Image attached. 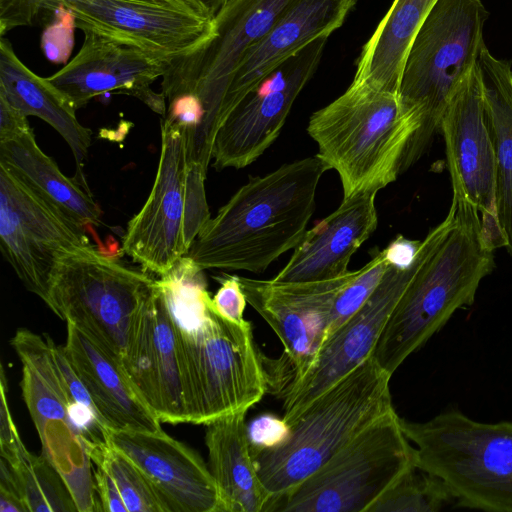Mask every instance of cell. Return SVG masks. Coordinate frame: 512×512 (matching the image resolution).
Listing matches in <instances>:
<instances>
[{
    "label": "cell",
    "mask_w": 512,
    "mask_h": 512,
    "mask_svg": "<svg viewBox=\"0 0 512 512\" xmlns=\"http://www.w3.org/2000/svg\"><path fill=\"white\" fill-rule=\"evenodd\" d=\"M107 443L144 474L167 512H221L215 480L203 459L162 430H109Z\"/></svg>",
    "instance_id": "ffe728a7"
},
{
    "label": "cell",
    "mask_w": 512,
    "mask_h": 512,
    "mask_svg": "<svg viewBox=\"0 0 512 512\" xmlns=\"http://www.w3.org/2000/svg\"><path fill=\"white\" fill-rule=\"evenodd\" d=\"M90 457L111 474L128 512H167L142 471L121 452L105 445L91 450Z\"/></svg>",
    "instance_id": "1f68e13d"
},
{
    "label": "cell",
    "mask_w": 512,
    "mask_h": 512,
    "mask_svg": "<svg viewBox=\"0 0 512 512\" xmlns=\"http://www.w3.org/2000/svg\"><path fill=\"white\" fill-rule=\"evenodd\" d=\"M47 0H0V35L31 25Z\"/></svg>",
    "instance_id": "8d00e7d4"
},
{
    "label": "cell",
    "mask_w": 512,
    "mask_h": 512,
    "mask_svg": "<svg viewBox=\"0 0 512 512\" xmlns=\"http://www.w3.org/2000/svg\"><path fill=\"white\" fill-rule=\"evenodd\" d=\"M482 0H438L415 35L399 85L403 110L420 128L405 152L401 173L425 152L451 97L477 64L488 19Z\"/></svg>",
    "instance_id": "8992f818"
},
{
    "label": "cell",
    "mask_w": 512,
    "mask_h": 512,
    "mask_svg": "<svg viewBox=\"0 0 512 512\" xmlns=\"http://www.w3.org/2000/svg\"><path fill=\"white\" fill-rule=\"evenodd\" d=\"M439 132L444 138L453 196L472 203L489 244L494 249L504 247L496 205L495 154L478 62L448 102Z\"/></svg>",
    "instance_id": "9a60e30c"
},
{
    "label": "cell",
    "mask_w": 512,
    "mask_h": 512,
    "mask_svg": "<svg viewBox=\"0 0 512 512\" xmlns=\"http://www.w3.org/2000/svg\"><path fill=\"white\" fill-rule=\"evenodd\" d=\"M455 504L446 483L418 466L406 471L369 512H437Z\"/></svg>",
    "instance_id": "4dcf8cb0"
},
{
    "label": "cell",
    "mask_w": 512,
    "mask_h": 512,
    "mask_svg": "<svg viewBox=\"0 0 512 512\" xmlns=\"http://www.w3.org/2000/svg\"><path fill=\"white\" fill-rule=\"evenodd\" d=\"M400 424L415 445V465L446 483L456 507L512 512V421L479 422L448 407Z\"/></svg>",
    "instance_id": "52a82bcc"
},
{
    "label": "cell",
    "mask_w": 512,
    "mask_h": 512,
    "mask_svg": "<svg viewBox=\"0 0 512 512\" xmlns=\"http://www.w3.org/2000/svg\"><path fill=\"white\" fill-rule=\"evenodd\" d=\"M0 162L85 227L101 224V209L87 184L61 172L56 162L38 146L32 128L0 142Z\"/></svg>",
    "instance_id": "83f0119b"
},
{
    "label": "cell",
    "mask_w": 512,
    "mask_h": 512,
    "mask_svg": "<svg viewBox=\"0 0 512 512\" xmlns=\"http://www.w3.org/2000/svg\"><path fill=\"white\" fill-rule=\"evenodd\" d=\"M354 271L328 280L283 282L240 277L248 304L270 325L284 351L277 361L264 365L268 391L279 395L301 377L320 348L334 300Z\"/></svg>",
    "instance_id": "4fadbf2b"
},
{
    "label": "cell",
    "mask_w": 512,
    "mask_h": 512,
    "mask_svg": "<svg viewBox=\"0 0 512 512\" xmlns=\"http://www.w3.org/2000/svg\"><path fill=\"white\" fill-rule=\"evenodd\" d=\"M191 1H193V2L197 3V4H199L200 6H202V7H204V8H205V6H204V4H203V1H204V0H191ZM205 9H206V8H205Z\"/></svg>",
    "instance_id": "b9f144b4"
},
{
    "label": "cell",
    "mask_w": 512,
    "mask_h": 512,
    "mask_svg": "<svg viewBox=\"0 0 512 512\" xmlns=\"http://www.w3.org/2000/svg\"><path fill=\"white\" fill-rule=\"evenodd\" d=\"M419 128L397 93L351 82L311 115L307 132L318 146L317 155L338 173L343 198H349L394 182Z\"/></svg>",
    "instance_id": "277c9868"
},
{
    "label": "cell",
    "mask_w": 512,
    "mask_h": 512,
    "mask_svg": "<svg viewBox=\"0 0 512 512\" xmlns=\"http://www.w3.org/2000/svg\"><path fill=\"white\" fill-rule=\"evenodd\" d=\"M83 34L74 58L47 77L76 110L113 92L136 97L152 111L165 114L166 99L151 85L164 75L171 58L120 38L90 30Z\"/></svg>",
    "instance_id": "ac0fdd59"
},
{
    "label": "cell",
    "mask_w": 512,
    "mask_h": 512,
    "mask_svg": "<svg viewBox=\"0 0 512 512\" xmlns=\"http://www.w3.org/2000/svg\"><path fill=\"white\" fill-rule=\"evenodd\" d=\"M415 447L395 409L355 436L315 473L265 512H369L410 468Z\"/></svg>",
    "instance_id": "8fae6325"
},
{
    "label": "cell",
    "mask_w": 512,
    "mask_h": 512,
    "mask_svg": "<svg viewBox=\"0 0 512 512\" xmlns=\"http://www.w3.org/2000/svg\"><path fill=\"white\" fill-rule=\"evenodd\" d=\"M11 346L22 364L23 398L37 431L60 420L72 424L54 341L23 328L11 339Z\"/></svg>",
    "instance_id": "f1b7e54d"
},
{
    "label": "cell",
    "mask_w": 512,
    "mask_h": 512,
    "mask_svg": "<svg viewBox=\"0 0 512 512\" xmlns=\"http://www.w3.org/2000/svg\"><path fill=\"white\" fill-rule=\"evenodd\" d=\"M291 0H225L213 15V34L193 52L174 58L161 77L167 100L193 96L202 111L188 165L207 172L216 133L225 120L224 105L245 53L270 29Z\"/></svg>",
    "instance_id": "ba28073f"
},
{
    "label": "cell",
    "mask_w": 512,
    "mask_h": 512,
    "mask_svg": "<svg viewBox=\"0 0 512 512\" xmlns=\"http://www.w3.org/2000/svg\"><path fill=\"white\" fill-rule=\"evenodd\" d=\"M60 7L82 31L130 41L171 59L193 52L213 34V16L191 0H79Z\"/></svg>",
    "instance_id": "e0dca14e"
},
{
    "label": "cell",
    "mask_w": 512,
    "mask_h": 512,
    "mask_svg": "<svg viewBox=\"0 0 512 512\" xmlns=\"http://www.w3.org/2000/svg\"><path fill=\"white\" fill-rule=\"evenodd\" d=\"M7 465L29 512L78 511L66 482L43 455L36 456L26 448L15 463Z\"/></svg>",
    "instance_id": "f546056e"
},
{
    "label": "cell",
    "mask_w": 512,
    "mask_h": 512,
    "mask_svg": "<svg viewBox=\"0 0 512 512\" xmlns=\"http://www.w3.org/2000/svg\"><path fill=\"white\" fill-rule=\"evenodd\" d=\"M328 170L316 154L251 177L207 222L186 256L203 270L264 272L302 240Z\"/></svg>",
    "instance_id": "3957f363"
},
{
    "label": "cell",
    "mask_w": 512,
    "mask_h": 512,
    "mask_svg": "<svg viewBox=\"0 0 512 512\" xmlns=\"http://www.w3.org/2000/svg\"><path fill=\"white\" fill-rule=\"evenodd\" d=\"M427 246L425 237L409 266L390 263L364 305L323 340L306 372L281 391L278 396L283 399L282 418L288 425L317 397L373 356L380 335L418 270Z\"/></svg>",
    "instance_id": "5bb4252c"
},
{
    "label": "cell",
    "mask_w": 512,
    "mask_h": 512,
    "mask_svg": "<svg viewBox=\"0 0 512 512\" xmlns=\"http://www.w3.org/2000/svg\"><path fill=\"white\" fill-rule=\"evenodd\" d=\"M120 363L161 423H187L175 324L157 278L135 316Z\"/></svg>",
    "instance_id": "d6986e66"
},
{
    "label": "cell",
    "mask_w": 512,
    "mask_h": 512,
    "mask_svg": "<svg viewBox=\"0 0 512 512\" xmlns=\"http://www.w3.org/2000/svg\"><path fill=\"white\" fill-rule=\"evenodd\" d=\"M203 271L184 256L157 281L175 324L187 423L205 425L248 411L268 392V378L251 323L213 308Z\"/></svg>",
    "instance_id": "6da1fadb"
},
{
    "label": "cell",
    "mask_w": 512,
    "mask_h": 512,
    "mask_svg": "<svg viewBox=\"0 0 512 512\" xmlns=\"http://www.w3.org/2000/svg\"><path fill=\"white\" fill-rule=\"evenodd\" d=\"M357 0H291L244 55L226 95L225 119L268 75L313 41L328 37Z\"/></svg>",
    "instance_id": "44dd1931"
},
{
    "label": "cell",
    "mask_w": 512,
    "mask_h": 512,
    "mask_svg": "<svg viewBox=\"0 0 512 512\" xmlns=\"http://www.w3.org/2000/svg\"><path fill=\"white\" fill-rule=\"evenodd\" d=\"M0 95L26 117L36 116L51 125L67 142L78 169L91 145V131L80 124L76 109L48 80L31 71L12 44L0 38Z\"/></svg>",
    "instance_id": "d4e9b609"
},
{
    "label": "cell",
    "mask_w": 512,
    "mask_h": 512,
    "mask_svg": "<svg viewBox=\"0 0 512 512\" xmlns=\"http://www.w3.org/2000/svg\"><path fill=\"white\" fill-rule=\"evenodd\" d=\"M31 129L27 117L0 95V142Z\"/></svg>",
    "instance_id": "ab89813d"
},
{
    "label": "cell",
    "mask_w": 512,
    "mask_h": 512,
    "mask_svg": "<svg viewBox=\"0 0 512 512\" xmlns=\"http://www.w3.org/2000/svg\"><path fill=\"white\" fill-rule=\"evenodd\" d=\"M220 283V287L213 297L211 304L213 308L222 316L237 323H243L244 311L247 299L242 290L239 276L223 274L215 277Z\"/></svg>",
    "instance_id": "836d02e7"
},
{
    "label": "cell",
    "mask_w": 512,
    "mask_h": 512,
    "mask_svg": "<svg viewBox=\"0 0 512 512\" xmlns=\"http://www.w3.org/2000/svg\"><path fill=\"white\" fill-rule=\"evenodd\" d=\"M246 413L236 412L205 424L208 467L218 488L221 512H262L269 502L254 463Z\"/></svg>",
    "instance_id": "cb8c5ba5"
},
{
    "label": "cell",
    "mask_w": 512,
    "mask_h": 512,
    "mask_svg": "<svg viewBox=\"0 0 512 512\" xmlns=\"http://www.w3.org/2000/svg\"><path fill=\"white\" fill-rule=\"evenodd\" d=\"M478 65L484 86L485 112L496 162L497 215L505 248L512 256V66L486 45Z\"/></svg>",
    "instance_id": "4316f807"
},
{
    "label": "cell",
    "mask_w": 512,
    "mask_h": 512,
    "mask_svg": "<svg viewBox=\"0 0 512 512\" xmlns=\"http://www.w3.org/2000/svg\"><path fill=\"white\" fill-rule=\"evenodd\" d=\"M425 256L392 311L373 352L390 375L449 321L473 305L481 281L495 268L478 209L452 196L445 219L426 235Z\"/></svg>",
    "instance_id": "7a4b0ae2"
},
{
    "label": "cell",
    "mask_w": 512,
    "mask_h": 512,
    "mask_svg": "<svg viewBox=\"0 0 512 512\" xmlns=\"http://www.w3.org/2000/svg\"><path fill=\"white\" fill-rule=\"evenodd\" d=\"M0 512H29L10 467L0 460Z\"/></svg>",
    "instance_id": "f35d334b"
},
{
    "label": "cell",
    "mask_w": 512,
    "mask_h": 512,
    "mask_svg": "<svg viewBox=\"0 0 512 512\" xmlns=\"http://www.w3.org/2000/svg\"><path fill=\"white\" fill-rule=\"evenodd\" d=\"M247 430L251 448L266 449L283 443L290 428L282 417L262 414L247 425Z\"/></svg>",
    "instance_id": "d590c367"
},
{
    "label": "cell",
    "mask_w": 512,
    "mask_h": 512,
    "mask_svg": "<svg viewBox=\"0 0 512 512\" xmlns=\"http://www.w3.org/2000/svg\"><path fill=\"white\" fill-rule=\"evenodd\" d=\"M156 278L93 245L65 253L52 274L47 306L121 361L128 335Z\"/></svg>",
    "instance_id": "30bf717a"
},
{
    "label": "cell",
    "mask_w": 512,
    "mask_h": 512,
    "mask_svg": "<svg viewBox=\"0 0 512 512\" xmlns=\"http://www.w3.org/2000/svg\"><path fill=\"white\" fill-rule=\"evenodd\" d=\"M63 346L109 430H162L161 422L138 395L115 357L71 324H67Z\"/></svg>",
    "instance_id": "603a6c76"
},
{
    "label": "cell",
    "mask_w": 512,
    "mask_h": 512,
    "mask_svg": "<svg viewBox=\"0 0 512 512\" xmlns=\"http://www.w3.org/2000/svg\"><path fill=\"white\" fill-rule=\"evenodd\" d=\"M391 376L371 356L311 402L289 424L283 443L251 448L268 504L293 490L360 432L394 410Z\"/></svg>",
    "instance_id": "5b68a950"
},
{
    "label": "cell",
    "mask_w": 512,
    "mask_h": 512,
    "mask_svg": "<svg viewBox=\"0 0 512 512\" xmlns=\"http://www.w3.org/2000/svg\"><path fill=\"white\" fill-rule=\"evenodd\" d=\"M85 226L0 162V248L24 286L48 302L62 255L90 246Z\"/></svg>",
    "instance_id": "7c38bea8"
},
{
    "label": "cell",
    "mask_w": 512,
    "mask_h": 512,
    "mask_svg": "<svg viewBox=\"0 0 512 512\" xmlns=\"http://www.w3.org/2000/svg\"><path fill=\"white\" fill-rule=\"evenodd\" d=\"M206 175L187 164L183 129L163 119L154 184L122 240V251L145 272L160 276L170 270L211 219Z\"/></svg>",
    "instance_id": "9c48e42d"
},
{
    "label": "cell",
    "mask_w": 512,
    "mask_h": 512,
    "mask_svg": "<svg viewBox=\"0 0 512 512\" xmlns=\"http://www.w3.org/2000/svg\"><path fill=\"white\" fill-rule=\"evenodd\" d=\"M421 241L409 240L398 235L385 249L389 263L409 266L414 261Z\"/></svg>",
    "instance_id": "60d3db41"
},
{
    "label": "cell",
    "mask_w": 512,
    "mask_h": 512,
    "mask_svg": "<svg viewBox=\"0 0 512 512\" xmlns=\"http://www.w3.org/2000/svg\"><path fill=\"white\" fill-rule=\"evenodd\" d=\"M328 37H321L290 57L246 95L218 129L213 167L244 168L278 138L289 112L322 59Z\"/></svg>",
    "instance_id": "2e32d148"
},
{
    "label": "cell",
    "mask_w": 512,
    "mask_h": 512,
    "mask_svg": "<svg viewBox=\"0 0 512 512\" xmlns=\"http://www.w3.org/2000/svg\"><path fill=\"white\" fill-rule=\"evenodd\" d=\"M94 474L96 493L99 496L100 510L108 512H128L118 487L111 474L101 465H96Z\"/></svg>",
    "instance_id": "74e56055"
},
{
    "label": "cell",
    "mask_w": 512,
    "mask_h": 512,
    "mask_svg": "<svg viewBox=\"0 0 512 512\" xmlns=\"http://www.w3.org/2000/svg\"><path fill=\"white\" fill-rule=\"evenodd\" d=\"M377 191L343 198L339 207L307 229L286 265L273 277L283 282H309L345 275L353 254L378 225Z\"/></svg>",
    "instance_id": "7402d4cb"
},
{
    "label": "cell",
    "mask_w": 512,
    "mask_h": 512,
    "mask_svg": "<svg viewBox=\"0 0 512 512\" xmlns=\"http://www.w3.org/2000/svg\"><path fill=\"white\" fill-rule=\"evenodd\" d=\"M1 427H0V456L7 464L15 463L26 449L12 419L7 400V381L1 367Z\"/></svg>",
    "instance_id": "e575fe53"
},
{
    "label": "cell",
    "mask_w": 512,
    "mask_h": 512,
    "mask_svg": "<svg viewBox=\"0 0 512 512\" xmlns=\"http://www.w3.org/2000/svg\"><path fill=\"white\" fill-rule=\"evenodd\" d=\"M437 1L394 0L363 46L352 83L398 94L410 45Z\"/></svg>",
    "instance_id": "484cf974"
},
{
    "label": "cell",
    "mask_w": 512,
    "mask_h": 512,
    "mask_svg": "<svg viewBox=\"0 0 512 512\" xmlns=\"http://www.w3.org/2000/svg\"><path fill=\"white\" fill-rule=\"evenodd\" d=\"M389 264L384 248L374 253L366 265L354 271L351 279L341 288L334 300L324 339L364 305L382 280Z\"/></svg>",
    "instance_id": "d6a6232c"
}]
</instances>
